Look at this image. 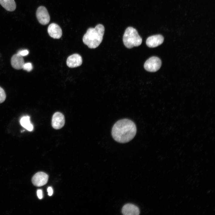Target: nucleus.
<instances>
[{"instance_id": "nucleus-1", "label": "nucleus", "mask_w": 215, "mask_h": 215, "mask_svg": "<svg viewBox=\"0 0 215 215\" xmlns=\"http://www.w3.org/2000/svg\"><path fill=\"white\" fill-rule=\"evenodd\" d=\"M136 128L134 123L127 119L118 120L114 125L111 134L113 138L120 143L128 142L135 136Z\"/></svg>"}, {"instance_id": "nucleus-2", "label": "nucleus", "mask_w": 215, "mask_h": 215, "mask_svg": "<svg viewBox=\"0 0 215 215\" xmlns=\"http://www.w3.org/2000/svg\"><path fill=\"white\" fill-rule=\"evenodd\" d=\"M104 32L105 27L101 24L88 28L83 36V43L90 48H95L101 43Z\"/></svg>"}, {"instance_id": "nucleus-3", "label": "nucleus", "mask_w": 215, "mask_h": 215, "mask_svg": "<svg viewBox=\"0 0 215 215\" xmlns=\"http://www.w3.org/2000/svg\"><path fill=\"white\" fill-rule=\"evenodd\" d=\"M123 41L125 46L130 49L140 45L142 43V39L136 29L129 27L125 31Z\"/></svg>"}, {"instance_id": "nucleus-4", "label": "nucleus", "mask_w": 215, "mask_h": 215, "mask_svg": "<svg viewBox=\"0 0 215 215\" xmlns=\"http://www.w3.org/2000/svg\"><path fill=\"white\" fill-rule=\"evenodd\" d=\"M162 62L157 57L153 56L148 59L145 62L144 68L147 71L150 72H155L160 68Z\"/></svg>"}, {"instance_id": "nucleus-5", "label": "nucleus", "mask_w": 215, "mask_h": 215, "mask_svg": "<svg viewBox=\"0 0 215 215\" xmlns=\"http://www.w3.org/2000/svg\"><path fill=\"white\" fill-rule=\"evenodd\" d=\"M36 16L39 22L42 24L46 25L50 22V16L46 8L44 6L38 7L36 12Z\"/></svg>"}, {"instance_id": "nucleus-6", "label": "nucleus", "mask_w": 215, "mask_h": 215, "mask_svg": "<svg viewBox=\"0 0 215 215\" xmlns=\"http://www.w3.org/2000/svg\"><path fill=\"white\" fill-rule=\"evenodd\" d=\"M48 175L45 173L39 172L35 174L33 177L32 181L35 186L40 187L45 185L47 182Z\"/></svg>"}, {"instance_id": "nucleus-7", "label": "nucleus", "mask_w": 215, "mask_h": 215, "mask_svg": "<svg viewBox=\"0 0 215 215\" xmlns=\"http://www.w3.org/2000/svg\"><path fill=\"white\" fill-rule=\"evenodd\" d=\"M65 118L63 114L59 112H56L53 115L52 125L53 127L56 129L62 128L64 125Z\"/></svg>"}, {"instance_id": "nucleus-8", "label": "nucleus", "mask_w": 215, "mask_h": 215, "mask_svg": "<svg viewBox=\"0 0 215 215\" xmlns=\"http://www.w3.org/2000/svg\"><path fill=\"white\" fill-rule=\"evenodd\" d=\"M164 38L160 34L148 37L146 41V44L149 47H155L160 45L164 41Z\"/></svg>"}, {"instance_id": "nucleus-9", "label": "nucleus", "mask_w": 215, "mask_h": 215, "mask_svg": "<svg viewBox=\"0 0 215 215\" xmlns=\"http://www.w3.org/2000/svg\"><path fill=\"white\" fill-rule=\"evenodd\" d=\"M82 57L78 54H74L67 58L66 63L69 67L74 68L80 66L82 63Z\"/></svg>"}, {"instance_id": "nucleus-10", "label": "nucleus", "mask_w": 215, "mask_h": 215, "mask_svg": "<svg viewBox=\"0 0 215 215\" xmlns=\"http://www.w3.org/2000/svg\"><path fill=\"white\" fill-rule=\"evenodd\" d=\"M47 32L49 36L54 39H59L62 35V30L60 26L55 23L50 24L48 27Z\"/></svg>"}, {"instance_id": "nucleus-11", "label": "nucleus", "mask_w": 215, "mask_h": 215, "mask_svg": "<svg viewBox=\"0 0 215 215\" xmlns=\"http://www.w3.org/2000/svg\"><path fill=\"white\" fill-rule=\"evenodd\" d=\"M122 212L124 215H138L140 213L139 208L134 205L130 203L124 205L122 208Z\"/></svg>"}, {"instance_id": "nucleus-12", "label": "nucleus", "mask_w": 215, "mask_h": 215, "mask_svg": "<svg viewBox=\"0 0 215 215\" xmlns=\"http://www.w3.org/2000/svg\"><path fill=\"white\" fill-rule=\"evenodd\" d=\"M11 63L13 67L17 70L22 69L24 64L22 56L18 53L12 56Z\"/></svg>"}, {"instance_id": "nucleus-13", "label": "nucleus", "mask_w": 215, "mask_h": 215, "mask_svg": "<svg viewBox=\"0 0 215 215\" xmlns=\"http://www.w3.org/2000/svg\"><path fill=\"white\" fill-rule=\"evenodd\" d=\"M0 4L8 11H13L16 7V4L14 0H0Z\"/></svg>"}, {"instance_id": "nucleus-14", "label": "nucleus", "mask_w": 215, "mask_h": 215, "mask_svg": "<svg viewBox=\"0 0 215 215\" xmlns=\"http://www.w3.org/2000/svg\"><path fill=\"white\" fill-rule=\"evenodd\" d=\"M20 123L22 126L29 131H31L33 129V125L30 121V117L24 116L20 120Z\"/></svg>"}, {"instance_id": "nucleus-15", "label": "nucleus", "mask_w": 215, "mask_h": 215, "mask_svg": "<svg viewBox=\"0 0 215 215\" xmlns=\"http://www.w3.org/2000/svg\"><path fill=\"white\" fill-rule=\"evenodd\" d=\"M6 98V95L4 90L0 87V103L3 102Z\"/></svg>"}, {"instance_id": "nucleus-16", "label": "nucleus", "mask_w": 215, "mask_h": 215, "mask_svg": "<svg viewBox=\"0 0 215 215\" xmlns=\"http://www.w3.org/2000/svg\"><path fill=\"white\" fill-rule=\"evenodd\" d=\"M22 69L28 72L31 71L33 69V66L32 64L30 62L24 63Z\"/></svg>"}, {"instance_id": "nucleus-17", "label": "nucleus", "mask_w": 215, "mask_h": 215, "mask_svg": "<svg viewBox=\"0 0 215 215\" xmlns=\"http://www.w3.org/2000/svg\"><path fill=\"white\" fill-rule=\"evenodd\" d=\"M29 51L27 50H25L19 51L17 53L23 56L27 55Z\"/></svg>"}, {"instance_id": "nucleus-18", "label": "nucleus", "mask_w": 215, "mask_h": 215, "mask_svg": "<svg viewBox=\"0 0 215 215\" xmlns=\"http://www.w3.org/2000/svg\"><path fill=\"white\" fill-rule=\"evenodd\" d=\"M37 195L38 197L40 199H41L43 198L42 191V190L39 189L37 191Z\"/></svg>"}, {"instance_id": "nucleus-19", "label": "nucleus", "mask_w": 215, "mask_h": 215, "mask_svg": "<svg viewBox=\"0 0 215 215\" xmlns=\"http://www.w3.org/2000/svg\"><path fill=\"white\" fill-rule=\"evenodd\" d=\"M47 190L48 195L49 196H52L53 193L52 188L51 187H49L48 188Z\"/></svg>"}]
</instances>
